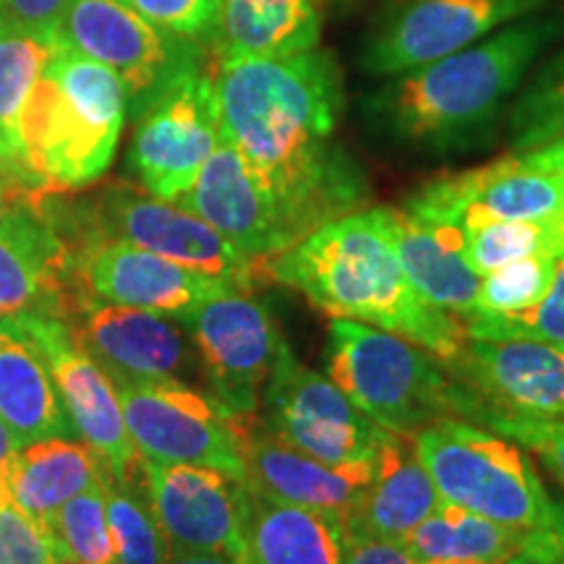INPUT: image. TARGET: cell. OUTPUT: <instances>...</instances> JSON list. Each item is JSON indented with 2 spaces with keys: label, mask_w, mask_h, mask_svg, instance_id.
Returning <instances> with one entry per match:
<instances>
[{
  "label": "cell",
  "mask_w": 564,
  "mask_h": 564,
  "mask_svg": "<svg viewBox=\"0 0 564 564\" xmlns=\"http://www.w3.org/2000/svg\"><path fill=\"white\" fill-rule=\"evenodd\" d=\"M178 322L194 343L209 398L230 415L257 413L282 345L267 303L249 291L228 288Z\"/></svg>",
  "instance_id": "cell-9"
},
{
  "label": "cell",
  "mask_w": 564,
  "mask_h": 564,
  "mask_svg": "<svg viewBox=\"0 0 564 564\" xmlns=\"http://www.w3.org/2000/svg\"><path fill=\"white\" fill-rule=\"evenodd\" d=\"M546 0H400L371 34L361 58L369 76L405 74L544 11Z\"/></svg>",
  "instance_id": "cell-16"
},
{
  "label": "cell",
  "mask_w": 564,
  "mask_h": 564,
  "mask_svg": "<svg viewBox=\"0 0 564 564\" xmlns=\"http://www.w3.org/2000/svg\"><path fill=\"white\" fill-rule=\"evenodd\" d=\"M270 282L293 288L333 319L371 324L453 361L465 324L415 291L390 238L387 207L356 209L324 223L303 241L264 262Z\"/></svg>",
  "instance_id": "cell-3"
},
{
  "label": "cell",
  "mask_w": 564,
  "mask_h": 564,
  "mask_svg": "<svg viewBox=\"0 0 564 564\" xmlns=\"http://www.w3.org/2000/svg\"><path fill=\"white\" fill-rule=\"evenodd\" d=\"M42 188L0 217V319L58 314L74 295V243L63 238Z\"/></svg>",
  "instance_id": "cell-21"
},
{
  "label": "cell",
  "mask_w": 564,
  "mask_h": 564,
  "mask_svg": "<svg viewBox=\"0 0 564 564\" xmlns=\"http://www.w3.org/2000/svg\"><path fill=\"white\" fill-rule=\"evenodd\" d=\"M173 204L212 225L246 257L270 262L299 241L241 152L220 139L186 194Z\"/></svg>",
  "instance_id": "cell-20"
},
{
  "label": "cell",
  "mask_w": 564,
  "mask_h": 564,
  "mask_svg": "<svg viewBox=\"0 0 564 564\" xmlns=\"http://www.w3.org/2000/svg\"><path fill=\"white\" fill-rule=\"evenodd\" d=\"M108 476V465L87 442L55 436L17 447L6 478V497L26 518L51 531L55 512L68 499Z\"/></svg>",
  "instance_id": "cell-24"
},
{
  "label": "cell",
  "mask_w": 564,
  "mask_h": 564,
  "mask_svg": "<svg viewBox=\"0 0 564 564\" xmlns=\"http://www.w3.org/2000/svg\"><path fill=\"white\" fill-rule=\"evenodd\" d=\"M343 564H415L408 549L398 541H384L345 525Z\"/></svg>",
  "instance_id": "cell-41"
},
{
  "label": "cell",
  "mask_w": 564,
  "mask_h": 564,
  "mask_svg": "<svg viewBox=\"0 0 564 564\" xmlns=\"http://www.w3.org/2000/svg\"><path fill=\"white\" fill-rule=\"evenodd\" d=\"M45 361L13 324L0 319V426L17 447L79 432L70 423Z\"/></svg>",
  "instance_id": "cell-25"
},
{
  "label": "cell",
  "mask_w": 564,
  "mask_h": 564,
  "mask_svg": "<svg viewBox=\"0 0 564 564\" xmlns=\"http://www.w3.org/2000/svg\"><path fill=\"white\" fill-rule=\"evenodd\" d=\"M105 507H108L116 564H165L171 554L144 491L112 481V476H108Z\"/></svg>",
  "instance_id": "cell-33"
},
{
  "label": "cell",
  "mask_w": 564,
  "mask_h": 564,
  "mask_svg": "<svg viewBox=\"0 0 564 564\" xmlns=\"http://www.w3.org/2000/svg\"><path fill=\"white\" fill-rule=\"evenodd\" d=\"M442 505L440 491L408 436L390 434L373 457V476L345 514V525L403 544L415 525Z\"/></svg>",
  "instance_id": "cell-23"
},
{
  "label": "cell",
  "mask_w": 564,
  "mask_h": 564,
  "mask_svg": "<svg viewBox=\"0 0 564 564\" xmlns=\"http://www.w3.org/2000/svg\"><path fill=\"white\" fill-rule=\"evenodd\" d=\"M457 419H465L489 432L512 440L514 444L533 453L556 481L564 486V419H533V415H512L494 411L476 398L468 387L460 384L457 398Z\"/></svg>",
  "instance_id": "cell-34"
},
{
  "label": "cell",
  "mask_w": 564,
  "mask_h": 564,
  "mask_svg": "<svg viewBox=\"0 0 564 564\" xmlns=\"http://www.w3.org/2000/svg\"><path fill=\"white\" fill-rule=\"evenodd\" d=\"M246 486L278 502L348 514L373 476V460L327 465L278 440L262 419L236 415Z\"/></svg>",
  "instance_id": "cell-22"
},
{
  "label": "cell",
  "mask_w": 564,
  "mask_h": 564,
  "mask_svg": "<svg viewBox=\"0 0 564 564\" xmlns=\"http://www.w3.org/2000/svg\"><path fill=\"white\" fill-rule=\"evenodd\" d=\"M0 564H66L55 535L11 502L0 505Z\"/></svg>",
  "instance_id": "cell-38"
},
{
  "label": "cell",
  "mask_w": 564,
  "mask_h": 564,
  "mask_svg": "<svg viewBox=\"0 0 564 564\" xmlns=\"http://www.w3.org/2000/svg\"><path fill=\"white\" fill-rule=\"evenodd\" d=\"M507 133L514 152L539 150L564 139V47L539 68L512 102Z\"/></svg>",
  "instance_id": "cell-32"
},
{
  "label": "cell",
  "mask_w": 564,
  "mask_h": 564,
  "mask_svg": "<svg viewBox=\"0 0 564 564\" xmlns=\"http://www.w3.org/2000/svg\"><path fill=\"white\" fill-rule=\"evenodd\" d=\"M147 21L178 37H207L215 30L220 0H123Z\"/></svg>",
  "instance_id": "cell-39"
},
{
  "label": "cell",
  "mask_w": 564,
  "mask_h": 564,
  "mask_svg": "<svg viewBox=\"0 0 564 564\" xmlns=\"http://www.w3.org/2000/svg\"><path fill=\"white\" fill-rule=\"evenodd\" d=\"M70 0H0L6 30L55 32Z\"/></svg>",
  "instance_id": "cell-40"
},
{
  "label": "cell",
  "mask_w": 564,
  "mask_h": 564,
  "mask_svg": "<svg viewBox=\"0 0 564 564\" xmlns=\"http://www.w3.org/2000/svg\"><path fill=\"white\" fill-rule=\"evenodd\" d=\"M505 564H564V554L549 528H541V531H528L523 549L514 552Z\"/></svg>",
  "instance_id": "cell-42"
},
{
  "label": "cell",
  "mask_w": 564,
  "mask_h": 564,
  "mask_svg": "<svg viewBox=\"0 0 564 564\" xmlns=\"http://www.w3.org/2000/svg\"><path fill=\"white\" fill-rule=\"evenodd\" d=\"M55 47L53 32H0V160L21 183L32 186L21 165L19 121L30 91L45 70ZM37 188V186H34Z\"/></svg>",
  "instance_id": "cell-30"
},
{
  "label": "cell",
  "mask_w": 564,
  "mask_h": 564,
  "mask_svg": "<svg viewBox=\"0 0 564 564\" xmlns=\"http://www.w3.org/2000/svg\"><path fill=\"white\" fill-rule=\"evenodd\" d=\"M165 564H249V560H236V556L225 554H183L167 556Z\"/></svg>",
  "instance_id": "cell-46"
},
{
  "label": "cell",
  "mask_w": 564,
  "mask_h": 564,
  "mask_svg": "<svg viewBox=\"0 0 564 564\" xmlns=\"http://www.w3.org/2000/svg\"><path fill=\"white\" fill-rule=\"evenodd\" d=\"M212 37L217 61L314 51L322 37L319 0H220Z\"/></svg>",
  "instance_id": "cell-26"
},
{
  "label": "cell",
  "mask_w": 564,
  "mask_h": 564,
  "mask_svg": "<svg viewBox=\"0 0 564 564\" xmlns=\"http://www.w3.org/2000/svg\"><path fill=\"white\" fill-rule=\"evenodd\" d=\"M429 225L465 230L486 223L539 220L564 212V175L528 165L518 152L423 183L403 204Z\"/></svg>",
  "instance_id": "cell-15"
},
{
  "label": "cell",
  "mask_w": 564,
  "mask_h": 564,
  "mask_svg": "<svg viewBox=\"0 0 564 564\" xmlns=\"http://www.w3.org/2000/svg\"><path fill=\"white\" fill-rule=\"evenodd\" d=\"M53 34L70 51L108 66L133 112L183 70L202 66L194 40L160 30L123 0H70Z\"/></svg>",
  "instance_id": "cell-10"
},
{
  "label": "cell",
  "mask_w": 564,
  "mask_h": 564,
  "mask_svg": "<svg viewBox=\"0 0 564 564\" xmlns=\"http://www.w3.org/2000/svg\"><path fill=\"white\" fill-rule=\"evenodd\" d=\"M562 34V17L535 11L426 66L390 76L364 100L369 123L394 144L426 154L486 141L541 53Z\"/></svg>",
  "instance_id": "cell-2"
},
{
  "label": "cell",
  "mask_w": 564,
  "mask_h": 564,
  "mask_svg": "<svg viewBox=\"0 0 564 564\" xmlns=\"http://www.w3.org/2000/svg\"><path fill=\"white\" fill-rule=\"evenodd\" d=\"M105 481L76 494L74 499H68L55 512L51 533L70 562L116 564V549H112L108 525V507H105Z\"/></svg>",
  "instance_id": "cell-35"
},
{
  "label": "cell",
  "mask_w": 564,
  "mask_h": 564,
  "mask_svg": "<svg viewBox=\"0 0 564 564\" xmlns=\"http://www.w3.org/2000/svg\"><path fill=\"white\" fill-rule=\"evenodd\" d=\"M34 192V186H26V183L21 181H6L0 183V217L6 215V212H11L17 204H21Z\"/></svg>",
  "instance_id": "cell-44"
},
{
  "label": "cell",
  "mask_w": 564,
  "mask_h": 564,
  "mask_svg": "<svg viewBox=\"0 0 564 564\" xmlns=\"http://www.w3.org/2000/svg\"><path fill=\"white\" fill-rule=\"evenodd\" d=\"M556 262L560 257H528L481 274L470 314H518L535 306L552 285Z\"/></svg>",
  "instance_id": "cell-36"
},
{
  "label": "cell",
  "mask_w": 564,
  "mask_h": 564,
  "mask_svg": "<svg viewBox=\"0 0 564 564\" xmlns=\"http://www.w3.org/2000/svg\"><path fill=\"white\" fill-rule=\"evenodd\" d=\"M262 408V423L278 440L327 465L371 463L392 434L333 379L299 361L285 340L264 384Z\"/></svg>",
  "instance_id": "cell-7"
},
{
  "label": "cell",
  "mask_w": 564,
  "mask_h": 564,
  "mask_svg": "<svg viewBox=\"0 0 564 564\" xmlns=\"http://www.w3.org/2000/svg\"><path fill=\"white\" fill-rule=\"evenodd\" d=\"M6 181H19V178L9 171V165H6V162L0 160V183H6Z\"/></svg>",
  "instance_id": "cell-48"
},
{
  "label": "cell",
  "mask_w": 564,
  "mask_h": 564,
  "mask_svg": "<svg viewBox=\"0 0 564 564\" xmlns=\"http://www.w3.org/2000/svg\"><path fill=\"white\" fill-rule=\"evenodd\" d=\"M449 377L494 411L564 419V345L533 337H465Z\"/></svg>",
  "instance_id": "cell-19"
},
{
  "label": "cell",
  "mask_w": 564,
  "mask_h": 564,
  "mask_svg": "<svg viewBox=\"0 0 564 564\" xmlns=\"http://www.w3.org/2000/svg\"><path fill=\"white\" fill-rule=\"evenodd\" d=\"M58 319L66 322L76 345L108 373L112 387L188 384V377L202 373L194 345L165 314L82 299Z\"/></svg>",
  "instance_id": "cell-17"
},
{
  "label": "cell",
  "mask_w": 564,
  "mask_h": 564,
  "mask_svg": "<svg viewBox=\"0 0 564 564\" xmlns=\"http://www.w3.org/2000/svg\"><path fill=\"white\" fill-rule=\"evenodd\" d=\"M525 535L528 531H514L463 507L442 502L421 525L413 528L403 546L415 564H505L523 549Z\"/></svg>",
  "instance_id": "cell-29"
},
{
  "label": "cell",
  "mask_w": 564,
  "mask_h": 564,
  "mask_svg": "<svg viewBox=\"0 0 564 564\" xmlns=\"http://www.w3.org/2000/svg\"><path fill=\"white\" fill-rule=\"evenodd\" d=\"M212 82L220 139L259 175L295 241L364 207V171L337 141L343 76L333 55L225 58Z\"/></svg>",
  "instance_id": "cell-1"
},
{
  "label": "cell",
  "mask_w": 564,
  "mask_h": 564,
  "mask_svg": "<svg viewBox=\"0 0 564 564\" xmlns=\"http://www.w3.org/2000/svg\"><path fill=\"white\" fill-rule=\"evenodd\" d=\"M6 319L37 348L79 440L102 457L112 481L133 486L141 476V455L126 429L121 400L108 373L76 345L66 322L55 314L21 312Z\"/></svg>",
  "instance_id": "cell-13"
},
{
  "label": "cell",
  "mask_w": 564,
  "mask_h": 564,
  "mask_svg": "<svg viewBox=\"0 0 564 564\" xmlns=\"http://www.w3.org/2000/svg\"><path fill=\"white\" fill-rule=\"evenodd\" d=\"M6 30V24H3V19H0V32H3Z\"/></svg>",
  "instance_id": "cell-50"
},
{
  "label": "cell",
  "mask_w": 564,
  "mask_h": 564,
  "mask_svg": "<svg viewBox=\"0 0 564 564\" xmlns=\"http://www.w3.org/2000/svg\"><path fill=\"white\" fill-rule=\"evenodd\" d=\"M463 324L468 337H533L564 345V257L556 262L552 285L535 306L518 314H468Z\"/></svg>",
  "instance_id": "cell-37"
},
{
  "label": "cell",
  "mask_w": 564,
  "mask_h": 564,
  "mask_svg": "<svg viewBox=\"0 0 564 564\" xmlns=\"http://www.w3.org/2000/svg\"><path fill=\"white\" fill-rule=\"evenodd\" d=\"M447 564H484V562H447Z\"/></svg>",
  "instance_id": "cell-49"
},
{
  "label": "cell",
  "mask_w": 564,
  "mask_h": 564,
  "mask_svg": "<svg viewBox=\"0 0 564 564\" xmlns=\"http://www.w3.org/2000/svg\"><path fill=\"white\" fill-rule=\"evenodd\" d=\"M126 429L144 460L204 465L246 481L236 415L183 382L116 387Z\"/></svg>",
  "instance_id": "cell-12"
},
{
  "label": "cell",
  "mask_w": 564,
  "mask_h": 564,
  "mask_svg": "<svg viewBox=\"0 0 564 564\" xmlns=\"http://www.w3.org/2000/svg\"><path fill=\"white\" fill-rule=\"evenodd\" d=\"M324 366L327 377L373 423L408 440L457 411L460 382L449 377L440 358L371 324L333 319Z\"/></svg>",
  "instance_id": "cell-5"
},
{
  "label": "cell",
  "mask_w": 564,
  "mask_h": 564,
  "mask_svg": "<svg viewBox=\"0 0 564 564\" xmlns=\"http://www.w3.org/2000/svg\"><path fill=\"white\" fill-rule=\"evenodd\" d=\"M129 162L147 194L175 202L220 144L215 82L204 66L183 70L137 112Z\"/></svg>",
  "instance_id": "cell-11"
},
{
  "label": "cell",
  "mask_w": 564,
  "mask_h": 564,
  "mask_svg": "<svg viewBox=\"0 0 564 564\" xmlns=\"http://www.w3.org/2000/svg\"><path fill=\"white\" fill-rule=\"evenodd\" d=\"M518 154L528 162V165L564 175V139L539 147V150H528V152H518Z\"/></svg>",
  "instance_id": "cell-43"
},
{
  "label": "cell",
  "mask_w": 564,
  "mask_h": 564,
  "mask_svg": "<svg viewBox=\"0 0 564 564\" xmlns=\"http://www.w3.org/2000/svg\"><path fill=\"white\" fill-rule=\"evenodd\" d=\"M411 442L442 502L514 531L549 525L552 497L520 444L457 415L419 429Z\"/></svg>",
  "instance_id": "cell-6"
},
{
  "label": "cell",
  "mask_w": 564,
  "mask_h": 564,
  "mask_svg": "<svg viewBox=\"0 0 564 564\" xmlns=\"http://www.w3.org/2000/svg\"><path fill=\"white\" fill-rule=\"evenodd\" d=\"M387 215L394 253L415 291L432 306L457 314L460 319L474 312L481 274L470 270L463 259L455 230L415 220L403 207H387Z\"/></svg>",
  "instance_id": "cell-28"
},
{
  "label": "cell",
  "mask_w": 564,
  "mask_h": 564,
  "mask_svg": "<svg viewBox=\"0 0 564 564\" xmlns=\"http://www.w3.org/2000/svg\"><path fill=\"white\" fill-rule=\"evenodd\" d=\"M246 549L249 564H343L345 514L285 505L249 489Z\"/></svg>",
  "instance_id": "cell-27"
},
{
  "label": "cell",
  "mask_w": 564,
  "mask_h": 564,
  "mask_svg": "<svg viewBox=\"0 0 564 564\" xmlns=\"http://www.w3.org/2000/svg\"><path fill=\"white\" fill-rule=\"evenodd\" d=\"M87 230H79L84 241L112 238L133 243L171 262L212 274L238 291L253 293L270 282L264 262L246 257L212 225L178 204L162 202L152 194L144 196L137 188H105L87 212Z\"/></svg>",
  "instance_id": "cell-8"
},
{
  "label": "cell",
  "mask_w": 564,
  "mask_h": 564,
  "mask_svg": "<svg viewBox=\"0 0 564 564\" xmlns=\"http://www.w3.org/2000/svg\"><path fill=\"white\" fill-rule=\"evenodd\" d=\"M126 121V89L108 66L55 40L19 121L21 165L47 194L102 178Z\"/></svg>",
  "instance_id": "cell-4"
},
{
  "label": "cell",
  "mask_w": 564,
  "mask_h": 564,
  "mask_svg": "<svg viewBox=\"0 0 564 564\" xmlns=\"http://www.w3.org/2000/svg\"><path fill=\"white\" fill-rule=\"evenodd\" d=\"M13 453H17V444H13L9 432L0 426V505L9 502V497H6V478H9V465Z\"/></svg>",
  "instance_id": "cell-45"
},
{
  "label": "cell",
  "mask_w": 564,
  "mask_h": 564,
  "mask_svg": "<svg viewBox=\"0 0 564 564\" xmlns=\"http://www.w3.org/2000/svg\"><path fill=\"white\" fill-rule=\"evenodd\" d=\"M549 533L554 535V541L560 544L564 554V502L562 499H552V510H549Z\"/></svg>",
  "instance_id": "cell-47"
},
{
  "label": "cell",
  "mask_w": 564,
  "mask_h": 564,
  "mask_svg": "<svg viewBox=\"0 0 564 564\" xmlns=\"http://www.w3.org/2000/svg\"><path fill=\"white\" fill-rule=\"evenodd\" d=\"M141 478L167 554H225L249 560V489L204 465H165L141 457Z\"/></svg>",
  "instance_id": "cell-14"
},
{
  "label": "cell",
  "mask_w": 564,
  "mask_h": 564,
  "mask_svg": "<svg viewBox=\"0 0 564 564\" xmlns=\"http://www.w3.org/2000/svg\"><path fill=\"white\" fill-rule=\"evenodd\" d=\"M74 285L87 299L147 308L175 319L232 288L212 274L112 238H91L74 246Z\"/></svg>",
  "instance_id": "cell-18"
},
{
  "label": "cell",
  "mask_w": 564,
  "mask_h": 564,
  "mask_svg": "<svg viewBox=\"0 0 564 564\" xmlns=\"http://www.w3.org/2000/svg\"><path fill=\"white\" fill-rule=\"evenodd\" d=\"M457 249L476 274L528 257H564V212L539 220L486 223L455 230Z\"/></svg>",
  "instance_id": "cell-31"
}]
</instances>
